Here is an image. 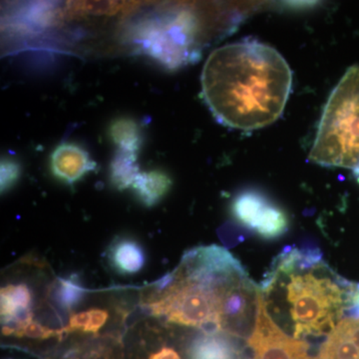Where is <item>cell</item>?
Here are the masks:
<instances>
[{
  "label": "cell",
  "mask_w": 359,
  "mask_h": 359,
  "mask_svg": "<svg viewBox=\"0 0 359 359\" xmlns=\"http://www.w3.org/2000/svg\"><path fill=\"white\" fill-rule=\"evenodd\" d=\"M269 203L261 194L248 191L238 195L233 203V216L238 222L254 230Z\"/></svg>",
  "instance_id": "12"
},
{
  "label": "cell",
  "mask_w": 359,
  "mask_h": 359,
  "mask_svg": "<svg viewBox=\"0 0 359 359\" xmlns=\"http://www.w3.org/2000/svg\"><path fill=\"white\" fill-rule=\"evenodd\" d=\"M20 178V165L13 159L1 161V193L8 192Z\"/></svg>",
  "instance_id": "17"
},
{
  "label": "cell",
  "mask_w": 359,
  "mask_h": 359,
  "mask_svg": "<svg viewBox=\"0 0 359 359\" xmlns=\"http://www.w3.org/2000/svg\"><path fill=\"white\" fill-rule=\"evenodd\" d=\"M201 81L205 102L222 124L254 131L283 115L292 92V72L275 48L244 40L212 52Z\"/></svg>",
  "instance_id": "1"
},
{
  "label": "cell",
  "mask_w": 359,
  "mask_h": 359,
  "mask_svg": "<svg viewBox=\"0 0 359 359\" xmlns=\"http://www.w3.org/2000/svg\"><path fill=\"white\" fill-rule=\"evenodd\" d=\"M172 179L169 175L158 170L140 172L135 179L132 189L142 204L152 207L160 202L169 192Z\"/></svg>",
  "instance_id": "11"
},
{
  "label": "cell",
  "mask_w": 359,
  "mask_h": 359,
  "mask_svg": "<svg viewBox=\"0 0 359 359\" xmlns=\"http://www.w3.org/2000/svg\"><path fill=\"white\" fill-rule=\"evenodd\" d=\"M285 290L294 339L330 334L353 308L355 285L323 261L318 250L290 249L278 257L263 287Z\"/></svg>",
  "instance_id": "3"
},
{
  "label": "cell",
  "mask_w": 359,
  "mask_h": 359,
  "mask_svg": "<svg viewBox=\"0 0 359 359\" xmlns=\"http://www.w3.org/2000/svg\"><path fill=\"white\" fill-rule=\"evenodd\" d=\"M110 311L108 308H90L80 309L71 316L65 330V334L72 332L97 334L102 328L107 327L110 320Z\"/></svg>",
  "instance_id": "13"
},
{
  "label": "cell",
  "mask_w": 359,
  "mask_h": 359,
  "mask_svg": "<svg viewBox=\"0 0 359 359\" xmlns=\"http://www.w3.org/2000/svg\"><path fill=\"white\" fill-rule=\"evenodd\" d=\"M237 351L229 335L222 332H203L190 348L192 359H236Z\"/></svg>",
  "instance_id": "10"
},
{
  "label": "cell",
  "mask_w": 359,
  "mask_h": 359,
  "mask_svg": "<svg viewBox=\"0 0 359 359\" xmlns=\"http://www.w3.org/2000/svg\"><path fill=\"white\" fill-rule=\"evenodd\" d=\"M136 42L146 54L171 69L189 65L200 54L197 21L189 13L171 14L144 22L137 29Z\"/></svg>",
  "instance_id": "5"
},
{
  "label": "cell",
  "mask_w": 359,
  "mask_h": 359,
  "mask_svg": "<svg viewBox=\"0 0 359 359\" xmlns=\"http://www.w3.org/2000/svg\"><path fill=\"white\" fill-rule=\"evenodd\" d=\"M316 359H359V339L353 316L342 318L327 335Z\"/></svg>",
  "instance_id": "8"
},
{
  "label": "cell",
  "mask_w": 359,
  "mask_h": 359,
  "mask_svg": "<svg viewBox=\"0 0 359 359\" xmlns=\"http://www.w3.org/2000/svg\"><path fill=\"white\" fill-rule=\"evenodd\" d=\"M309 159L325 167L359 166V66L353 65L328 97Z\"/></svg>",
  "instance_id": "4"
},
{
  "label": "cell",
  "mask_w": 359,
  "mask_h": 359,
  "mask_svg": "<svg viewBox=\"0 0 359 359\" xmlns=\"http://www.w3.org/2000/svg\"><path fill=\"white\" fill-rule=\"evenodd\" d=\"M108 261L121 275H135L145 264V254L138 243L131 238H120L110 245Z\"/></svg>",
  "instance_id": "9"
},
{
  "label": "cell",
  "mask_w": 359,
  "mask_h": 359,
  "mask_svg": "<svg viewBox=\"0 0 359 359\" xmlns=\"http://www.w3.org/2000/svg\"><path fill=\"white\" fill-rule=\"evenodd\" d=\"M136 160V154L118 151L110 167L111 182L118 190L132 188L135 179L140 173Z\"/></svg>",
  "instance_id": "15"
},
{
  "label": "cell",
  "mask_w": 359,
  "mask_h": 359,
  "mask_svg": "<svg viewBox=\"0 0 359 359\" xmlns=\"http://www.w3.org/2000/svg\"><path fill=\"white\" fill-rule=\"evenodd\" d=\"M111 140L124 152L137 154L141 148L142 137L138 124L129 118L116 119L109 127Z\"/></svg>",
  "instance_id": "14"
},
{
  "label": "cell",
  "mask_w": 359,
  "mask_h": 359,
  "mask_svg": "<svg viewBox=\"0 0 359 359\" xmlns=\"http://www.w3.org/2000/svg\"><path fill=\"white\" fill-rule=\"evenodd\" d=\"M247 276L240 262L223 248H196L184 255L172 273L142 292L141 306L150 316L171 325L221 332L224 299Z\"/></svg>",
  "instance_id": "2"
},
{
  "label": "cell",
  "mask_w": 359,
  "mask_h": 359,
  "mask_svg": "<svg viewBox=\"0 0 359 359\" xmlns=\"http://www.w3.org/2000/svg\"><path fill=\"white\" fill-rule=\"evenodd\" d=\"M287 226L289 219L287 215L280 208L269 204L255 226L254 230L261 237L275 238L283 235L287 231Z\"/></svg>",
  "instance_id": "16"
},
{
  "label": "cell",
  "mask_w": 359,
  "mask_h": 359,
  "mask_svg": "<svg viewBox=\"0 0 359 359\" xmlns=\"http://www.w3.org/2000/svg\"><path fill=\"white\" fill-rule=\"evenodd\" d=\"M248 344L252 359H311L309 344L292 339L280 330L266 309L263 292H259L254 332Z\"/></svg>",
  "instance_id": "6"
},
{
  "label": "cell",
  "mask_w": 359,
  "mask_h": 359,
  "mask_svg": "<svg viewBox=\"0 0 359 359\" xmlns=\"http://www.w3.org/2000/svg\"><path fill=\"white\" fill-rule=\"evenodd\" d=\"M95 168L96 163L90 158L88 152L77 144H61L52 153V173L69 185L76 183Z\"/></svg>",
  "instance_id": "7"
},
{
  "label": "cell",
  "mask_w": 359,
  "mask_h": 359,
  "mask_svg": "<svg viewBox=\"0 0 359 359\" xmlns=\"http://www.w3.org/2000/svg\"><path fill=\"white\" fill-rule=\"evenodd\" d=\"M351 311L354 316H358L359 318V285H356L355 292H354L353 308H351Z\"/></svg>",
  "instance_id": "18"
},
{
  "label": "cell",
  "mask_w": 359,
  "mask_h": 359,
  "mask_svg": "<svg viewBox=\"0 0 359 359\" xmlns=\"http://www.w3.org/2000/svg\"><path fill=\"white\" fill-rule=\"evenodd\" d=\"M354 175H355L356 178H358L359 181V166L356 168L355 170H353Z\"/></svg>",
  "instance_id": "19"
}]
</instances>
